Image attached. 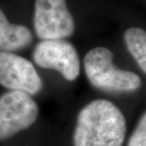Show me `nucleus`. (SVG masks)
<instances>
[{"instance_id": "1", "label": "nucleus", "mask_w": 146, "mask_h": 146, "mask_svg": "<svg viewBox=\"0 0 146 146\" xmlns=\"http://www.w3.org/2000/svg\"><path fill=\"white\" fill-rule=\"evenodd\" d=\"M126 122L119 108L107 100H94L78 113L74 146H123Z\"/></svg>"}, {"instance_id": "2", "label": "nucleus", "mask_w": 146, "mask_h": 146, "mask_svg": "<svg viewBox=\"0 0 146 146\" xmlns=\"http://www.w3.org/2000/svg\"><path fill=\"white\" fill-rule=\"evenodd\" d=\"M84 68L92 85L108 92L135 91L141 85L137 74L115 66L113 53L104 46H96L85 55Z\"/></svg>"}, {"instance_id": "3", "label": "nucleus", "mask_w": 146, "mask_h": 146, "mask_svg": "<svg viewBox=\"0 0 146 146\" xmlns=\"http://www.w3.org/2000/svg\"><path fill=\"white\" fill-rule=\"evenodd\" d=\"M33 26L41 40L68 38L76 30L66 0H35Z\"/></svg>"}, {"instance_id": "4", "label": "nucleus", "mask_w": 146, "mask_h": 146, "mask_svg": "<svg viewBox=\"0 0 146 146\" xmlns=\"http://www.w3.org/2000/svg\"><path fill=\"white\" fill-rule=\"evenodd\" d=\"M39 108L31 96L11 90L0 96V141L29 128L36 122Z\"/></svg>"}, {"instance_id": "5", "label": "nucleus", "mask_w": 146, "mask_h": 146, "mask_svg": "<svg viewBox=\"0 0 146 146\" xmlns=\"http://www.w3.org/2000/svg\"><path fill=\"white\" fill-rule=\"evenodd\" d=\"M33 60L40 67L54 69L73 82L80 73V60L76 48L63 39L42 40L35 46Z\"/></svg>"}, {"instance_id": "6", "label": "nucleus", "mask_w": 146, "mask_h": 146, "mask_svg": "<svg viewBox=\"0 0 146 146\" xmlns=\"http://www.w3.org/2000/svg\"><path fill=\"white\" fill-rule=\"evenodd\" d=\"M0 85L30 96L38 94L43 86L42 80L31 62L8 51H0Z\"/></svg>"}, {"instance_id": "7", "label": "nucleus", "mask_w": 146, "mask_h": 146, "mask_svg": "<svg viewBox=\"0 0 146 146\" xmlns=\"http://www.w3.org/2000/svg\"><path fill=\"white\" fill-rule=\"evenodd\" d=\"M32 41L31 30L24 25L11 23L0 9V51L19 50L29 46Z\"/></svg>"}, {"instance_id": "8", "label": "nucleus", "mask_w": 146, "mask_h": 146, "mask_svg": "<svg viewBox=\"0 0 146 146\" xmlns=\"http://www.w3.org/2000/svg\"><path fill=\"white\" fill-rule=\"evenodd\" d=\"M123 38L128 51L146 73V32L139 28H130L125 30Z\"/></svg>"}, {"instance_id": "9", "label": "nucleus", "mask_w": 146, "mask_h": 146, "mask_svg": "<svg viewBox=\"0 0 146 146\" xmlns=\"http://www.w3.org/2000/svg\"><path fill=\"white\" fill-rule=\"evenodd\" d=\"M127 146H146V112L139 119Z\"/></svg>"}]
</instances>
